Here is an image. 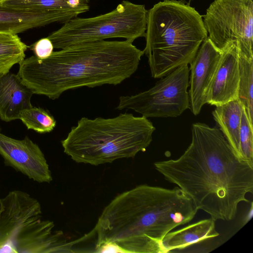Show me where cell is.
<instances>
[{
    "mask_svg": "<svg viewBox=\"0 0 253 253\" xmlns=\"http://www.w3.org/2000/svg\"><path fill=\"white\" fill-rule=\"evenodd\" d=\"M239 83L238 98L253 124V58H248L241 51L239 55Z\"/></svg>",
    "mask_w": 253,
    "mask_h": 253,
    "instance_id": "obj_20",
    "label": "cell"
},
{
    "mask_svg": "<svg viewBox=\"0 0 253 253\" xmlns=\"http://www.w3.org/2000/svg\"><path fill=\"white\" fill-rule=\"evenodd\" d=\"M253 215V202H251V207L248 211L245 217L243 220V225L247 223L252 218Z\"/></svg>",
    "mask_w": 253,
    "mask_h": 253,
    "instance_id": "obj_25",
    "label": "cell"
},
{
    "mask_svg": "<svg viewBox=\"0 0 253 253\" xmlns=\"http://www.w3.org/2000/svg\"><path fill=\"white\" fill-rule=\"evenodd\" d=\"M193 0H189V3L192 1Z\"/></svg>",
    "mask_w": 253,
    "mask_h": 253,
    "instance_id": "obj_27",
    "label": "cell"
},
{
    "mask_svg": "<svg viewBox=\"0 0 253 253\" xmlns=\"http://www.w3.org/2000/svg\"><path fill=\"white\" fill-rule=\"evenodd\" d=\"M6 0H0V3H2L3 2L5 1Z\"/></svg>",
    "mask_w": 253,
    "mask_h": 253,
    "instance_id": "obj_26",
    "label": "cell"
},
{
    "mask_svg": "<svg viewBox=\"0 0 253 253\" xmlns=\"http://www.w3.org/2000/svg\"><path fill=\"white\" fill-rule=\"evenodd\" d=\"M212 218L200 220L177 230L169 232L164 237L162 245L164 253L182 251L219 236Z\"/></svg>",
    "mask_w": 253,
    "mask_h": 253,
    "instance_id": "obj_16",
    "label": "cell"
},
{
    "mask_svg": "<svg viewBox=\"0 0 253 253\" xmlns=\"http://www.w3.org/2000/svg\"><path fill=\"white\" fill-rule=\"evenodd\" d=\"M89 0H6L1 4L14 8L41 11L65 23L89 9Z\"/></svg>",
    "mask_w": 253,
    "mask_h": 253,
    "instance_id": "obj_15",
    "label": "cell"
},
{
    "mask_svg": "<svg viewBox=\"0 0 253 253\" xmlns=\"http://www.w3.org/2000/svg\"><path fill=\"white\" fill-rule=\"evenodd\" d=\"M19 119L28 129L40 133L52 131L56 125V120L49 112L41 107L32 106L22 110Z\"/></svg>",
    "mask_w": 253,
    "mask_h": 253,
    "instance_id": "obj_21",
    "label": "cell"
},
{
    "mask_svg": "<svg viewBox=\"0 0 253 253\" xmlns=\"http://www.w3.org/2000/svg\"><path fill=\"white\" fill-rule=\"evenodd\" d=\"M53 221L35 220L22 227L8 244L4 253H71L72 244L67 242L61 231H53Z\"/></svg>",
    "mask_w": 253,
    "mask_h": 253,
    "instance_id": "obj_10",
    "label": "cell"
},
{
    "mask_svg": "<svg viewBox=\"0 0 253 253\" xmlns=\"http://www.w3.org/2000/svg\"><path fill=\"white\" fill-rule=\"evenodd\" d=\"M143 54L127 40L86 42L45 59H24L17 75L33 94L54 100L68 90L120 84L136 71Z\"/></svg>",
    "mask_w": 253,
    "mask_h": 253,
    "instance_id": "obj_3",
    "label": "cell"
},
{
    "mask_svg": "<svg viewBox=\"0 0 253 253\" xmlns=\"http://www.w3.org/2000/svg\"><path fill=\"white\" fill-rule=\"evenodd\" d=\"M53 22H58V20L45 12L19 9L0 3V32L17 34Z\"/></svg>",
    "mask_w": 253,
    "mask_h": 253,
    "instance_id": "obj_17",
    "label": "cell"
},
{
    "mask_svg": "<svg viewBox=\"0 0 253 253\" xmlns=\"http://www.w3.org/2000/svg\"><path fill=\"white\" fill-rule=\"evenodd\" d=\"M198 209L180 188L140 185L116 197L103 210L93 229L94 251L107 242L129 253H164L165 236L190 222Z\"/></svg>",
    "mask_w": 253,
    "mask_h": 253,
    "instance_id": "obj_2",
    "label": "cell"
},
{
    "mask_svg": "<svg viewBox=\"0 0 253 253\" xmlns=\"http://www.w3.org/2000/svg\"><path fill=\"white\" fill-rule=\"evenodd\" d=\"M243 108L238 98L216 106L212 113L219 129L239 158V133Z\"/></svg>",
    "mask_w": 253,
    "mask_h": 253,
    "instance_id": "obj_18",
    "label": "cell"
},
{
    "mask_svg": "<svg viewBox=\"0 0 253 253\" xmlns=\"http://www.w3.org/2000/svg\"><path fill=\"white\" fill-rule=\"evenodd\" d=\"M54 47L51 41L47 37L37 41L33 46L35 56L39 59L48 58L53 52Z\"/></svg>",
    "mask_w": 253,
    "mask_h": 253,
    "instance_id": "obj_23",
    "label": "cell"
},
{
    "mask_svg": "<svg viewBox=\"0 0 253 253\" xmlns=\"http://www.w3.org/2000/svg\"><path fill=\"white\" fill-rule=\"evenodd\" d=\"M239 51L236 42L228 45L222 51L209 90L207 103L216 106L238 99Z\"/></svg>",
    "mask_w": 253,
    "mask_h": 253,
    "instance_id": "obj_13",
    "label": "cell"
},
{
    "mask_svg": "<svg viewBox=\"0 0 253 253\" xmlns=\"http://www.w3.org/2000/svg\"><path fill=\"white\" fill-rule=\"evenodd\" d=\"M189 76L188 65L180 66L149 89L120 96L116 109L132 110L147 118L177 117L190 107Z\"/></svg>",
    "mask_w": 253,
    "mask_h": 253,
    "instance_id": "obj_8",
    "label": "cell"
},
{
    "mask_svg": "<svg viewBox=\"0 0 253 253\" xmlns=\"http://www.w3.org/2000/svg\"><path fill=\"white\" fill-rule=\"evenodd\" d=\"M208 37L219 50L236 42L248 58H253V0H214L203 16Z\"/></svg>",
    "mask_w": 253,
    "mask_h": 253,
    "instance_id": "obj_7",
    "label": "cell"
},
{
    "mask_svg": "<svg viewBox=\"0 0 253 253\" xmlns=\"http://www.w3.org/2000/svg\"><path fill=\"white\" fill-rule=\"evenodd\" d=\"M27 48L17 34L0 32V75L19 65L25 59Z\"/></svg>",
    "mask_w": 253,
    "mask_h": 253,
    "instance_id": "obj_19",
    "label": "cell"
},
{
    "mask_svg": "<svg viewBox=\"0 0 253 253\" xmlns=\"http://www.w3.org/2000/svg\"><path fill=\"white\" fill-rule=\"evenodd\" d=\"M154 165L215 221L233 219L253 192V164L237 156L219 128L206 124H193L191 142L180 157Z\"/></svg>",
    "mask_w": 253,
    "mask_h": 253,
    "instance_id": "obj_1",
    "label": "cell"
},
{
    "mask_svg": "<svg viewBox=\"0 0 253 253\" xmlns=\"http://www.w3.org/2000/svg\"><path fill=\"white\" fill-rule=\"evenodd\" d=\"M155 129L147 118L126 112L111 118L83 117L61 142L75 162L98 166L145 151Z\"/></svg>",
    "mask_w": 253,
    "mask_h": 253,
    "instance_id": "obj_5",
    "label": "cell"
},
{
    "mask_svg": "<svg viewBox=\"0 0 253 253\" xmlns=\"http://www.w3.org/2000/svg\"><path fill=\"white\" fill-rule=\"evenodd\" d=\"M143 50L151 76L161 78L190 65L208 38L202 16L183 0H164L148 10Z\"/></svg>",
    "mask_w": 253,
    "mask_h": 253,
    "instance_id": "obj_4",
    "label": "cell"
},
{
    "mask_svg": "<svg viewBox=\"0 0 253 253\" xmlns=\"http://www.w3.org/2000/svg\"><path fill=\"white\" fill-rule=\"evenodd\" d=\"M240 158L253 164V124H251L244 107L239 133Z\"/></svg>",
    "mask_w": 253,
    "mask_h": 253,
    "instance_id": "obj_22",
    "label": "cell"
},
{
    "mask_svg": "<svg viewBox=\"0 0 253 253\" xmlns=\"http://www.w3.org/2000/svg\"><path fill=\"white\" fill-rule=\"evenodd\" d=\"M0 155L4 164L39 183H50L51 173L40 147L28 136L22 140L9 137L0 128Z\"/></svg>",
    "mask_w": 253,
    "mask_h": 253,
    "instance_id": "obj_9",
    "label": "cell"
},
{
    "mask_svg": "<svg viewBox=\"0 0 253 253\" xmlns=\"http://www.w3.org/2000/svg\"><path fill=\"white\" fill-rule=\"evenodd\" d=\"M95 253H129L117 243L107 242L102 244L95 251Z\"/></svg>",
    "mask_w": 253,
    "mask_h": 253,
    "instance_id": "obj_24",
    "label": "cell"
},
{
    "mask_svg": "<svg viewBox=\"0 0 253 253\" xmlns=\"http://www.w3.org/2000/svg\"><path fill=\"white\" fill-rule=\"evenodd\" d=\"M148 10L144 5L124 0L113 10L90 18H74L47 38L54 48L84 42L121 38L132 42L144 37Z\"/></svg>",
    "mask_w": 253,
    "mask_h": 253,
    "instance_id": "obj_6",
    "label": "cell"
},
{
    "mask_svg": "<svg viewBox=\"0 0 253 253\" xmlns=\"http://www.w3.org/2000/svg\"><path fill=\"white\" fill-rule=\"evenodd\" d=\"M42 212L40 202L24 191L13 190L0 199V253L19 230L41 218Z\"/></svg>",
    "mask_w": 253,
    "mask_h": 253,
    "instance_id": "obj_11",
    "label": "cell"
},
{
    "mask_svg": "<svg viewBox=\"0 0 253 253\" xmlns=\"http://www.w3.org/2000/svg\"><path fill=\"white\" fill-rule=\"evenodd\" d=\"M33 94L17 74L7 73L0 75V119L8 122L19 119L20 112L33 106Z\"/></svg>",
    "mask_w": 253,
    "mask_h": 253,
    "instance_id": "obj_14",
    "label": "cell"
},
{
    "mask_svg": "<svg viewBox=\"0 0 253 253\" xmlns=\"http://www.w3.org/2000/svg\"><path fill=\"white\" fill-rule=\"evenodd\" d=\"M222 51L208 37L190 65L189 108L194 115H198L207 103L209 90Z\"/></svg>",
    "mask_w": 253,
    "mask_h": 253,
    "instance_id": "obj_12",
    "label": "cell"
}]
</instances>
